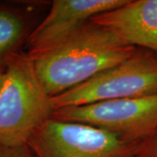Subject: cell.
Listing matches in <instances>:
<instances>
[{
  "mask_svg": "<svg viewBox=\"0 0 157 157\" xmlns=\"http://www.w3.org/2000/svg\"><path fill=\"white\" fill-rule=\"evenodd\" d=\"M127 0H54L50 11L27 38L31 59L52 49L92 17L122 6Z\"/></svg>",
  "mask_w": 157,
  "mask_h": 157,
  "instance_id": "obj_6",
  "label": "cell"
},
{
  "mask_svg": "<svg viewBox=\"0 0 157 157\" xmlns=\"http://www.w3.org/2000/svg\"><path fill=\"white\" fill-rule=\"evenodd\" d=\"M157 94V53L138 48L133 55L72 89L52 97L53 111L101 101Z\"/></svg>",
  "mask_w": 157,
  "mask_h": 157,
  "instance_id": "obj_3",
  "label": "cell"
},
{
  "mask_svg": "<svg viewBox=\"0 0 157 157\" xmlns=\"http://www.w3.org/2000/svg\"><path fill=\"white\" fill-rule=\"evenodd\" d=\"M5 75H6V67L5 64H0V94L5 82Z\"/></svg>",
  "mask_w": 157,
  "mask_h": 157,
  "instance_id": "obj_11",
  "label": "cell"
},
{
  "mask_svg": "<svg viewBox=\"0 0 157 157\" xmlns=\"http://www.w3.org/2000/svg\"><path fill=\"white\" fill-rule=\"evenodd\" d=\"M51 117L92 125L139 143L157 132V94L64 107Z\"/></svg>",
  "mask_w": 157,
  "mask_h": 157,
  "instance_id": "obj_5",
  "label": "cell"
},
{
  "mask_svg": "<svg viewBox=\"0 0 157 157\" xmlns=\"http://www.w3.org/2000/svg\"><path fill=\"white\" fill-rule=\"evenodd\" d=\"M135 157H157V132L138 143Z\"/></svg>",
  "mask_w": 157,
  "mask_h": 157,
  "instance_id": "obj_9",
  "label": "cell"
},
{
  "mask_svg": "<svg viewBox=\"0 0 157 157\" xmlns=\"http://www.w3.org/2000/svg\"><path fill=\"white\" fill-rule=\"evenodd\" d=\"M136 49L89 21L32 60L46 93L54 97L124 61Z\"/></svg>",
  "mask_w": 157,
  "mask_h": 157,
  "instance_id": "obj_1",
  "label": "cell"
},
{
  "mask_svg": "<svg viewBox=\"0 0 157 157\" xmlns=\"http://www.w3.org/2000/svg\"><path fill=\"white\" fill-rule=\"evenodd\" d=\"M26 144L35 157H135L138 145L105 129L52 117Z\"/></svg>",
  "mask_w": 157,
  "mask_h": 157,
  "instance_id": "obj_4",
  "label": "cell"
},
{
  "mask_svg": "<svg viewBox=\"0 0 157 157\" xmlns=\"http://www.w3.org/2000/svg\"><path fill=\"white\" fill-rule=\"evenodd\" d=\"M0 157H35L27 144L17 147L0 146Z\"/></svg>",
  "mask_w": 157,
  "mask_h": 157,
  "instance_id": "obj_10",
  "label": "cell"
},
{
  "mask_svg": "<svg viewBox=\"0 0 157 157\" xmlns=\"http://www.w3.org/2000/svg\"><path fill=\"white\" fill-rule=\"evenodd\" d=\"M5 82L0 94V146L26 144L50 119L52 97L44 88L33 61L26 53L13 52L5 60Z\"/></svg>",
  "mask_w": 157,
  "mask_h": 157,
  "instance_id": "obj_2",
  "label": "cell"
},
{
  "mask_svg": "<svg viewBox=\"0 0 157 157\" xmlns=\"http://www.w3.org/2000/svg\"><path fill=\"white\" fill-rule=\"evenodd\" d=\"M29 18L26 13L13 7L0 5V64L28 38Z\"/></svg>",
  "mask_w": 157,
  "mask_h": 157,
  "instance_id": "obj_8",
  "label": "cell"
},
{
  "mask_svg": "<svg viewBox=\"0 0 157 157\" xmlns=\"http://www.w3.org/2000/svg\"><path fill=\"white\" fill-rule=\"evenodd\" d=\"M126 44L157 53V0H127L113 10L92 17Z\"/></svg>",
  "mask_w": 157,
  "mask_h": 157,
  "instance_id": "obj_7",
  "label": "cell"
}]
</instances>
